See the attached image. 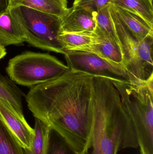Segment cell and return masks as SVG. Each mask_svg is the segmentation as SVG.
<instances>
[{
	"instance_id": "11",
	"label": "cell",
	"mask_w": 153,
	"mask_h": 154,
	"mask_svg": "<svg viewBox=\"0 0 153 154\" xmlns=\"http://www.w3.org/2000/svg\"><path fill=\"white\" fill-rule=\"evenodd\" d=\"M23 6L60 18L68 12L67 0H8V8Z\"/></svg>"
},
{
	"instance_id": "10",
	"label": "cell",
	"mask_w": 153,
	"mask_h": 154,
	"mask_svg": "<svg viewBox=\"0 0 153 154\" xmlns=\"http://www.w3.org/2000/svg\"><path fill=\"white\" fill-rule=\"evenodd\" d=\"M24 32L19 22L7 8L0 12V45L5 47L26 42Z\"/></svg>"
},
{
	"instance_id": "15",
	"label": "cell",
	"mask_w": 153,
	"mask_h": 154,
	"mask_svg": "<svg viewBox=\"0 0 153 154\" xmlns=\"http://www.w3.org/2000/svg\"><path fill=\"white\" fill-rule=\"evenodd\" d=\"M23 92L10 79L0 73V98L8 102L20 116H24L22 97Z\"/></svg>"
},
{
	"instance_id": "13",
	"label": "cell",
	"mask_w": 153,
	"mask_h": 154,
	"mask_svg": "<svg viewBox=\"0 0 153 154\" xmlns=\"http://www.w3.org/2000/svg\"><path fill=\"white\" fill-rule=\"evenodd\" d=\"M115 6L117 12L133 36L138 41L153 36V26L132 12Z\"/></svg>"
},
{
	"instance_id": "8",
	"label": "cell",
	"mask_w": 153,
	"mask_h": 154,
	"mask_svg": "<svg viewBox=\"0 0 153 154\" xmlns=\"http://www.w3.org/2000/svg\"><path fill=\"white\" fill-rule=\"evenodd\" d=\"M0 116L23 150H30L35 133L24 116L18 114L8 102L1 98Z\"/></svg>"
},
{
	"instance_id": "14",
	"label": "cell",
	"mask_w": 153,
	"mask_h": 154,
	"mask_svg": "<svg viewBox=\"0 0 153 154\" xmlns=\"http://www.w3.org/2000/svg\"><path fill=\"white\" fill-rule=\"evenodd\" d=\"M58 40L64 51H79L86 46L100 42L99 35L96 30L76 33L62 32L58 35Z\"/></svg>"
},
{
	"instance_id": "22",
	"label": "cell",
	"mask_w": 153,
	"mask_h": 154,
	"mask_svg": "<svg viewBox=\"0 0 153 154\" xmlns=\"http://www.w3.org/2000/svg\"><path fill=\"white\" fill-rule=\"evenodd\" d=\"M8 0H0V12L8 8Z\"/></svg>"
},
{
	"instance_id": "17",
	"label": "cell",
	"mask_w": 153,
	"mask_h": 154,
	"mask_svg": "<svg viewBox=\"0 0 153 154\" xmlns=\"http://www.w3.org/2000/svg\"><path fill=\"white\" fill-rule=\"evenodd\" d=\"M50 128L47 124L35 118L32 146L30 150H23L24 154H46Z\"/></svg>"
},
{
	"instance_id": "12",
	"label": "cell",
	"mask_w": 153,
	"mask_h": 154,
	"mask_svg": "<svg viewBox=\"0 0 153 154\" xmlns=\"http://www.w3.org/2000/svg\"><path fill=\"white\" fill-rule=\"evenodd\" d=\"M96 31L99 35L100 42L99 44L86 46L81 49L79 51L93 53L109 62L124 66L123 57L118 47L98 27Z\"/></svg>"
},
{
	"instance_id": "1",
	"label": "cell",
	"mask_w": 153,
	"mask_h": 154,
	"mask_svg": "<svg viewBox=\"0 0 153 154\" xmlns=\"http://www.w3.org/2000/svg\"><path fill=\"white\" fill-rule=\"evenodd\" d=\"M94 77L69 68L31 87L26 97L34 117L59 133L79 154L87 146L92 126Z\"/></svg>"
},
{
	"instance_id": "20",
	"label": "cell",
	"mask_w": 153,
	"mask_h": 154,
	"mask_svg": "<svg viewBox=\"0 0 153 154\" xmlns=\"http://www.w3.org/2000/svg\"><path fill=\"white\" fill-rule=\"evenodd\" d=\"M46 154H79L67 141L50 128Z\"/></svg>"
},
{
	"instance_id": "18",
	"label": "cell",
	"mask_w": 153,
	"mask_h": 154,
	"mask_svg": "<svg viewBox=\"0 0 153 154\" xmlns=\"http://www.w3.org/2000/svg\"><path fill=\"white\" fill-rule=\"evenodd\" d=\"M0 154H24L20 144L0 116Z\"/></svg>"
},
{
	"instance_id": "7",
	"label": "cell",
	"mask_w": 153,
	"mask_h": 154,
	"mask_svg": "<svg viewBox=\"0 0 153 154\" xmlns=\"http://www.w3.org/2000/svg\"><path fill=\"white\" fill-rule=\"evenodd\" d=\"M65 52L67 66L71 69L93 76L130 80L126 69L122 65L109 62L90 52L77 51Z\"/></svg>"
},
{
	"instance_id": "2",
	"label": "cell",
	"mask_w": 153,
	"mask_h": 154,
	"mask_svg": "<svg viewBox=\"0 0 153 154\" xmlns=\"http://www.w3.org/2000/svg\"><path fill=\"white\" fill-rule=\"evenodd\" d=\"M138 146L134 128L116 88L109 78L94 76L92 126L81 154H117Z\"/></svg>"
},
{
	"instance_id": "16",
	"label": "cell",
	"mask_w": 153,
	"mask_h": 154,
	"mask_svg": "<svg viewBox=\"0 0 153 154\" xmlns=\"http://www.w3.org/2000/svg\"><path fill=\"white\" fill-rule=\"evenodd\" d=\"M110 4L139 15L153 26V0H111Z\"/></svg>"
},
{
	"instance_id": "9",
	"label": "cell",
	"mask_w": 153,
	"mask_h": 154,
	"mask_svg": "<svg viewBox=\"0 0 153 154\" xmlns=\"http://www.w3.org/2000/svg\"><path fill=\"white\" fill-rule=\"evenodd\" d=\"M97 27V12L79 6L73 5L61 18L60 33L94 32Z\"/></svg>"
},
{
	"instance_id": "21",
	"label": "cell",
	"mask_w": 153,
	"mask_h": 154,
	"mask_svg": "<svg viewBox=\"0 0 153 154\" xmlns=\"http://www.w3.org/2000/svg\"><path fill=\"white\" fill-rule=\"evenodd\" d=\"M111 0H74L73 5L97 12L110 3Z\"/></svg>"
},
{
	"instance_id": "5",
	"label": "cell",
	"mask_w": 153,
	"mask_h": 154,
	"mask_svg": "<svg viewBox=\"0 0 153 154\" xmlns=\"http://www.w3.org/2000/svg\"><path fill=\"white\" fill-rule=\"evenodd\" d=\"M68 69L64 63L50 54L27 52L11 59L6 71L13 82L31 88L54 79Z\"/></svg>"
},
{
	"instance_id": "23",
	"label": "cell",
	"mask_w": 153,
	"mask_h": 154,
	"mask_svg": "<svg viewBox=\"0 0 153 154\" xmlns=\"http://www.w3.org/2000/svg\"><path fill=\"white\" fill-rule=\"evenodd\" d=\"M6 51L4 47L0 45V60L4 57L6 55Z\"/></svg>"
},
{
	"instance_id": "3",
	"label": "cell",
	"mask_w": 153,
	"mask_h": 154,
	"mask_svg": "<svg viewBox=\"0 0 153 154\" xmlns=\"http://www.w3.org/2000/svg\"><path fill=\"white\" fill-rule=\"evenodd\" d=\"M110 79L133 123L141 154H153V75L144 80Z\"/></svg>"
},
{
	"instance_id": "19",
	"label": "cell",
	"mask_w": 153,
	"mask_h": 154,
	"mask_svg": "<svg viewBox=\"0 0 153 154\" xmlns=\"http://www.w3.org/2000/svg\"><path fill=\"white\" fill-rule=\"evenodd\" d=\"M109 4L97 12V27L118 47L121 52L120 44L110 17Z\"/></svg>"
},
{
	"instance_id": "6",
	"label": "cell",
	"mask_w": 153,
	"mask_h": 154,
	"mask_svg": "<svg viewBox=\"0 0 153 154\" xmlns=\"http://www.w3.org/2000/svg\"><path fill=\"white\" fill-rule=\"evenodd\" d=\"M20 24L26 42L43 50L64 55L58 40L61 18L23 6L9 8Z\"/></svg>"
},
{
	"instance_id": "4",
	"label": "cell",
	"mask_w": 153,
	"mask_h": 154,
	"mask_svg": "<svg viewBox=\"0 0 153 154\" xmlns=\"http://www.w3.org/2000/svg\"><path fill=\"white\" fill-rule=\"evenodd\" d=\"M110 17L121 48L123 65L130 81L147 79L153 75V36L138 41L127 28L115 6L109 4Z\"/></svg>"
}]
</instances>
